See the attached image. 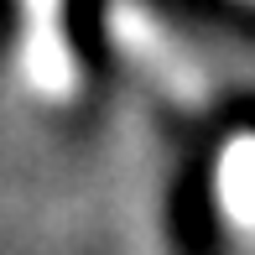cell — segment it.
<instances>
[{"label":"cell","instance_id":"obj_3","mask_svg":"<svg viewBox=\"0 0 255 255\" xmlns=\"http://www.w3.org/2000/svg\"><path fill=\"white\" fill-rule=\"evenodd\" d=\"M219 198L240 229H255V135L229 141L224 161H219Z\"/></svg>","mask_w":255,"mask_h":255},{"label":"cell","instance_id":"obj_2","mask_svg":"<svg viewBox=\"0 0 255 255\" xmlns=\"http://www.w3.org/2000/svg\"><path fill=\"white\" fill-rule=\"evenodd\" d=\"M21 68L42 99H73L78 63L63 31V0H21Z\"/></svg>","mask_w":255,"mask_h":255},{"label":"cell","instance_id":"obj_1","mask_svg":"<svg viewBox=\"0 0 255 255\" xmlns=\"http://www.w3.org/2000/svg\"><path fill=\"white\" fill-rule=\"evenodd\" d=\"M110 37L172 104H182V110H203L208 104V94H214V89H208V73L177 47V37H172L146 5L115 0L110 5Z\"/></svg>","mask_w":255,"mask_h":255}]
</instances>
